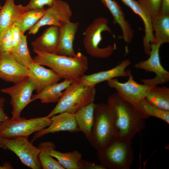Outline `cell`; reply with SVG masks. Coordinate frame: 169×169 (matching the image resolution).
Returning <instances> with one entry per match:
<instances>
[{
  "label": "cell",
  "instance_id": "obj_7",
  "mask_svg": "<svg viewBox=\"0 0 169 169\" xmlns=\"http://www.w3.org/2000/svg\"><path fill=\"white\" fill-rule=\"evenodd\" d=\"M51 118L47 116L27 119L23 117L10 119L0 124V137H28L32 134L48 127Z\"/></svg>",
  "mask_w": 169,
  "mask_h": 169
},
{
  "label": "cell",
  "instance_id": "obj_36",
  "mask_svg": "<svg viewBox=\"0 0 169 169\" xmlns=\"http://www.w3.org/2000/svg\"><path fill=\"white\" fill-rule=\"evenodd\" d=\"M5 103V98L0 97V124L10 119L9 116L5 113L4 107Z\"/></svg>",
  "mask_w": 169,
  "mask_h": 169
},
{
  "label": "cell",
  "instance_id": "obj_23",
  "mask_svg": "<svg viewBox=\"0 0 169 169\" xmlns=\"http://www.w3.org/2000/svg\"><path fill=\"white\" fill-rule=\"evenodd\" d=\"M132 105L136 113L141 118L145 119L150 117H154L169 124V111L159 109L149 102L145 98Z\"/></svg>",
  "mask_w": 169,
  "mask_h": 169
},
{
  "label": "cell",
  "instance_id": "obj_22",
  "mask_svg": "<svg viewBox=\"0 0 169 169\" xmlns=\"http://www.w3.org/2000/svg\"><path fill=\"white\" fill-rule=\"evenodd\" d=\"M74 81L71 79H64L62 82L50 85L40 92L32 95V100L33 101L39 99L43 103L58 102L63 91Z\"/></svg>",
  "mask_w": 169,
  "mask_h": 169
},
{
  "label": "cell",
  "instance_id": "obj_30",
  "mask_svg": "<svg viewBox=\"0 0 169 169\" xmlns=\"http://www.w3.org/2000/svg\"><path fill=\"white\" fill-rule=\"evenodd\" d=\"M11 53L17 62L27 68L34 61L28 47L27 36L24 34L17 49Z\"/></svg>",
  "mask_w": 169,
  "mask_h": 169
},
{
  "label": "cell",
  "instance_id": "obj_6",
  "mask_svg": "<svg viewBox=\"0 0 169 169\" xmlns=\"http://www.w3.org/2000/svg\"><path fill=\"white\" fill-rule=\"evenodd\" d=\"M105 31L112 33L108 19L102 16L95 19L86 29L83 43L86 52L91 56L99 58H107L110 56L115 49V45L100 47L102 39V34Z\"/></svg>",
  "mask_w": 169,
  "mask_h": 169
},
{
  "label": "cell",
  "instance_id": "obj_17",
  "mask_svg": "<svg viewBox=\"0 0 169 169\" xmlns=\"http://www.w3.org/2000/svg\"><path fill=\"white\" fill-rule=\"evenodd\" d=\"M60 39L59 27L50 26L42 34L31 43L33 49L51 54H57Z\"/></svg>",
  "mask_w": 169,
  "mask_h": 169
},
{
  "label": "cell",
  "instance_id": "obj_31",
  "mask_svg": "<svg viewBox=\"0 0 169 169\" xmlns=\"http://www.w3.org/2000/svg\"><path fill=\"white\" fill-rule=\"evenodd\" d=\"M137 2L151 17L160 13L161 0H137Z\"/></svg>",
  "mask_w": 169,
  "mask_h": 169
},
{
  "label": "cell",
  "instance_id": "obj_19",
  "mask_svg": "<svg viewBox=\"0 0 169 169\" xmlns=\"http://www.w3.org/2000/svg\"><path fill=\"white\" fill-rule=\"evenodd\" d=\"M79 23L65 22L59 27L60 39L57 54L73 57L76 53L73 48V42Z\"/></svg>",
  "mask_w": 169,
  "mask_h": 169
},
{
  "label": "cell",
  "instance_id": "obj_27",
  "mask_svg": "<svg viewBox=\"0 0 169 169\" xmlns=\"http://www.w3.org/2000/svg\"><path fill=\"white\" fill-rule=\"evenodd\" d=\"M145 98L159 109L169 111V88L168 87L155 86L149 91Z\"/></svg>",
  "mask_w": 169,
  "mask_h": 169
},
{
  "label": "cell",
  "instance_id": "obj_28",
  "mask_svg": "<svg viewBox=\"0 0 169 169\" xmlns=\"http://www.w3.org/2000/svg\"><path fill=\"white\" fill-rule=\"evenodd\" d=\"M46 9L44 8L27 10L14 24L19 28L22 33L24 34L40 19Z\"/></svg>",
  "mask_w": 169,
  "mask_h": 169
},
{
  "label": "cell",
  "instance_id": "obj_1",
  "mask_svg": "<svg viewBox=\"0 0 169 169\" xmlns=\"http://www.w3.org/2000/svg\"><path fill=\"white\" fill-rule=\"evenodd\" d=\"M107 104L114 110L115 137L132 140L145 127V119L140 117L132 105L117 93L110 95Z\"/></svg>",
  "mask_w": 169,
  "mask_h": 169
},
{
  "label": "cell",
  "instance_id": "obj_21",
  "mask_svg": "<svg viewBox=\"0 0 169 169\" xmlns=\"http://www.w3.org/2000/svg\"><path fill=\"white\" fill-rule=\"evenodd\" d=\"M26 11L25 6L16 5L14 0H5L0 10V38Z\"/></svg>",
  "mask_w": 169,
  "mask_h": 169
},
{
  "label": "cell",
  "instance_id": "obj_15",
  "mask_svg": "<svg viewBox=\"0 0 169 169\" xmlns=\"http://www.w3.org/2000/svg\"><path fill=\"white\" fill-rule=\"evenodd\" d=\"M28 77L34 84L35 91L38 93L53 84L58 83L60 77L52 69L45 68L33 62L28 67Z\"/></svg>",
  "mask_w": 169,
  "mask_h": 169
},
{
  "label": "cell",
  "instance_id": "obj_29",
  "mask_svg": "<svg viewBox=\"0 0 169 169\" xmlns=\"http://www.w3.org/2000/svg\"><path fill=\"white\" fill-rule=\"evenodd\" d=\"M50 155L57 159L64 169H79V163L82 155L77 150L62 152L54 149L51 151Z\"/></svg>",
  "mask_w": 169,
  "mask_h": 169
},
{
  "label": "cell",
  "instance_id": "obj_5",
  "mask_svg": "<svg viewBox=\"0 0 169 169\" xmlns=\"http://www.w3.org/2000/svg\"><path fill=\"white\" fill-rule=\"evenodd\" d=\"M97 155L106 169H129L135 158L132 140L115 137L104 149L97 151Z\"/></svg>",
  "mask_w": 169,
  "mask_h": 169
},
{
  "label": "cell",
  "instance_id": "obj_32",
  "mask_svg": "<svg viewBox=\"0 0 169 169\" xmlns=\"http://www.w3.org/2000/svg\"><path fill=\"white\" fill-rule=\"evenodd\" d=\"M12 26L4 32L0 38V53L8 52H11V51Z\"/></svg>",
  "mask_w": 169,
  "mask_h": 169
},
{
  "label": "cell",
  "instance_id": "obj_34",
  "mask_svg": "<svg viewBox=\"0 0 169 169\" xmlns=\"http://www.w3.org/2000/svg\"><path fill=\"white\" fill-rule=\"evenodd\" d=\"M55 0H30L25 6L26 10L35 8H42L47 5L50 7L54 4Z\"/></svg>",
  "mask_w": 169,
  "mask_h": 169
},
{
  "label": "cell",
  "instance_id": "obj_25",
  "mask_svg": "<svg viewBox=\"0 0 169 169\" xmlns=\"http://www.w3.org/2000/svg\"><path fill=\"white\" fill-rule=\"evenodd\" d=\"M95 105L93 102L74 114L80 131L83 132L88 140L91 134Z\"/></svg>",
  "mask_w": 169,
  "mask_h": 169
},
{
  "label": "cell",
  "instance_id": "obj_18",
  "mask_svg": "<svg viewBox=\"0 0 169 169\" xmlns=\"http://www.w3.org/2000/svg\"><path fill=\"white\" fill-rule=\"evenodd\" d=\"M100 0L110 11L113 18V23L120 27L122 32V37L125 43H131L132 40L134 31L130 23L126 20L125 14L120 5L114 0Z\"/></svg>",
  "mask_w": 169,
  "mask_h": 169
},
{
  "label": "cell",
  "instance_id": "obj_33",
  "mask_svg": "<svg viewBox=\"0 0 169 169\" xmlns=\"http://www.w3.org/2000/svg\"><path fill=\"white\" fill-rule=\"evenodd\" d=\"M22 33L19 28L13 24L11 28L12 49L10 52L15 50L19 44Z\"/></svg>",
  "mask_w": 169,
  "mask_h": 169
},
{
  "label": "cell",
  "instance_id": "obj_4",
  "mask_svg": "<svg viewBox=\"0 0 169 169\" xmlns=\"http://www.w3.org/2000/svg\"><path fill=\"white\" fill-rule=\"evenodd\" d=\"M95 94V86L88 85L79 79L75 80L63 91L57 105L47 116L51 118L64 112L74 114L94 102Z\"/></svg>",
  "mask_w": 169,
  "mask_h": 169
},
{
  "label": "cell",
  "instance_id": "obj_16",
  "mask_svg": "<svg viewBox=\"0 0 169 169\" xmlns=\"http://www.w3.org/2000/svg\"><path fill=\"white\" fill-rule=\"evenodd\" d=\"M131 64V62L129 59H125L111 69L89 75L84 74L79 79L88 85L95 86L99 83L113 78L119 77H125L128 76L125 69Z\"/></svg>",
  "mask_w": 169,
  "mask_h": 169
},
{
  "label": "cell",
  "instance_id": "obj_10",
  "mask_svg": "<svg viewBox=\"0 0 169 169\" xmlns=\"http://www.w3.org/2000/svg\"><path fill=\"white\" fill-rule=\"evenodd\" d=\"M161 45L154 43L151 44L150 57L146 60L139 62L135 65V68L152 72L156 76L152 79H141L143 84L155 86L167 83L169 81V72L162 66L160 61L159 51Z\"/></svg>",
  "mask_w": 169,
  "mask_h": 169
},
{
  "label": "cell",
  "instance_id": "obj_3",
  "mask_svg": "<svg viewBox=\"0 0 169 169\" xmlns=\"http://www.w3.org/2000/svg\"><path fill=\"white\" fill-rule=\"evenodd\" d=\"M115 112L107 104H95L89 143L97 151L104 149L115 136Z\"/></svg>",
  "mask_w": 169,
  "mask_h": 169
},
{
  "label": "cell",
  "instance_id": "obj_38",
  "mask_svg": "<svg viewBox=\"0 0 169 169\" xmlns=\"http://www.w3.org/2000/svg\"><path fill=\"white\" fill-rule=\"evenodd\" d=\"M12 168L13 167L8 163H4L2 166L0 165V169H12Z\"/></svg>",
  "mask_w": 169,
  "mask_h": 169
},
{
  "label": "cell",
  "instance_id": "obj_13",
  "mask_svg": "<svg viewBox=\"0 0 169 169\" xmlns=\"http://www.w3.org/2000/svg\"><path fill=\"white\" fill-rule=\"evenodd\" d=\"M28 68L17 62L10 52L0 53V79L14 84L28 76Z\"/></svg>",
  "mask_w": 169,
  "mask_h": 169
},
{
  "label": "cell",
  "instance_id": "obj_2",
  "mask_svg": "<svg viewBox=\"0 0 169 169\" xmlns=\"http://www.w3.org/2000/svg\"><path fill=\"white\" fill-rule=\"evenodd\" d=\"M36 55L34 62L48 66L61 79L77 80L84 75L88 68L87 56L80 52L73 57L41 52L33 49Z\"/></svg>",
  "mask_w": 169,
  "mask_h": 169
},
{
  "label": "cell",
  "instance_id": "obj_12",
  "mask_svg": "<svg viewBox=\"0 0 169 169\" xmlns=\"http://www.w3.org/2000/svg\"><path fill=\"white\" fill-rule=\"evenodd\" d=\"M72 12L69 4L63 0H55L53 5L46 9L40 19L29 30V34L34 35L41 27L55 26L58 27L70 21Z\"/></svg>",
  "mask_w": 169,
  "mask_h": 169
},
{
  "label": "cell",
  "instance_id": "obj_26",
  "mask_svg": "<svg viewBox=\"0 0 169 169\" xmlns=\"http://www.w3.org/2000/svg\"><path fill=\"white\" fill-rule=\"evenodd\" d=\"M38 159L43 169H64L58 161L53 158L50 151L55 149L56 146L52 142L47 141L39 144Z\"/></svg>",
  "mask_w": 169,
  "mask_h": 169
},
{
  "label": "cell",
  "instance_id": "obj_11",
  "mask_svg": "<svg viewBox=\"0 0 169 169\" xmlns=\"http://www.w3.org/2000/svg\"><path fill=\"white\" fill-rule=\"evenodd\" d=\"M128 79L125 83L119 82L116 78L106 81L108 86L115 89L118 95L123 100L133 104L145 98L149 91L154 86L140 84L135 81L129 69L126 70Z\"/></svg>",
  "mask_w": 169,
  "mask_h": 169
},
{
  "label": "cell",
  "instance_id": "obj_14",
  "mask_svg": "<svg viewBox=\"0 0 169 169\" xmlns=\"http://www.w3.org/2000/svg\"><path fill=\"white\" fill-rule=\"evenodd\" d=\"M51 117L52 122L47 128L36 132L31 141L34 142L38 138L49 133L61 131L72 133L80 131L74 114L64 112Z\"/></svg>",
  "mask_w": 169,
  "mask_h": 169
},
{
  "label": "cell",
  "instance_id": "obj_8",
  "mask_svg": "<svg viewBox=\"0 0 169 169\" xmlns=\"http://www.w3.org/2000/svg\"><path fill=\"white\" fill-rule=\"evenodd\" d=\"M0 147L15 153L22 162L27 166L33 169L42 168L38 159L39 149L29 141L28 137H0Z\"/></svg>",
  "mask_w": 169,
  "mask_h": 169
},
{
  "label": "cell",
  "instance_id": "obj_39",
  "mask_svg": "<svg viewBox=\"0 0 169 169\" xmlns=\"http://www.w3.org/2000/svg\"><path fill=\"white\" fill-rule=\"evenodd\" d=\"M1 7H2V6H1V5H0V9H1Z\"/></svg>",
  "mask_w": 169,
  "mask_h": 169
},
{
  "label": "cell",
  "instance_id": "obj_9",
  "mask_svg": "<svg viewBox=\"0 0 169 169\" xmlns=\"http://www.w3.org/2000/svg\"><path fill=\"white\" fill-rule=\"evenodd\" d=\"M1 91L11 97L10 103L12 107V119L20 117L23 110L32 102L31 98L35 90L34 84L28 77L13 85L1 89Z\"/></svg>",
  "mask_w": 169,
  "mask_h": 169
},
{
  "label": "cell",
  "instance_id": "obj_37",
  "mask_svg": "<svg viewBox=\"0 0 169 169\" xmlns=\"http://www.w3.org/2000/svg\"><path fill=\"white\" fill-rule=\"evenodd\" d=\"M160 13H169V0H161Z\"/></svg>",
  "mask_w": 169,
  "mask_h": 169
},
{
  "label": "cell",
  "instance_id": "obj_35",
  "mask_svg": "<svg viewBox=\"0 0 169 169\" xmlns=\"http://www.w3.org/2000/svg\"><path fill=\"white\" fill-rule=\"evenodd\" d=\"M79 169H106L103 166L86 161L82 159L79 163Z\"/></svg>",
  "mask_w": 169,
  "mask_h": 169
},
{
  "label": "cell",
  "instance_id": "obj_20",
  "mask_svg": "<svg viewBox=\"0 0 169 169\" xmlns=\"http://www.w3.org/2000/svg\"><path fill=\"white\" fill-rule=\"evenodd\" d=\"M126 5L129 7L136 14L139 15L143 22L145 34L143 38V45L145 54L149 55L151 51V44L154 43L155 38L152 28L151 18L135 0H121Z\"/></svg>",
  "mask_w": 169,
  "mask_h": 169
},
{
  "label": "cell",
  "instance_id": "obj_24",
  "mask_svg": "<svg viewBox=\"0 0 169 169\" xmlns=\"http://www.w3.org/2000/svg\"><path fill=\"white\" fill-rule=\"evenodd\" d=\"M152 28L155 32L154 43L161 45L169 42V13H159L151 17Z\"/></svg>",
  "mask_w": 169,
  "mask_h": 169
}]
</instances>
